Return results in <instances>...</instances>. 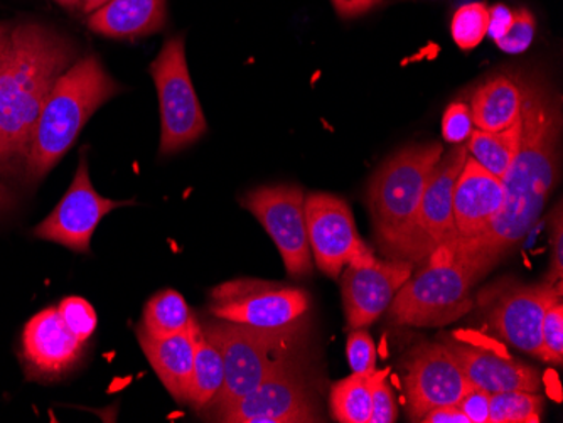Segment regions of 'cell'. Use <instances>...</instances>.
<instances>
[{"label":"cell","instance_id":"obj_1","mask_svg":"<svg viewBox=\"0 0 563 423\" xmlns=\"http://www.w3.org/2000/svg\"><path fill=\"white\" fill-rule=\"evenodd\" d=\"M521 85V141L514 163L501 178L505 203L479 235L454 243L455 254L473 268L477 279L527 238L559 179L562 135L559 100L545 81L523 78Z\"/></svg>","mask_w":563,"mask_h":423},{"label":"cell","instance_id":"obj_2","mask_svg":"<svg viewBox=\"0 0 563 423\" xmlns=\"http://www.w3.org/2000/svg\"><path fill=\"white\" fill-rule=\"evenodd\" d=\"M75 58V44L49 27L33 22L12 27L0 56V131L15 159L27 154L37 116Z\"/></svg>","mask_w":563,"mask_h":423},{"label":"cell","instance_id":"obj_3","mask_svg":"<svg viewBox=\"0 0 563 423\" xmlns=\"http://www.w3.org/2000/svg\"><path fill=\"white\" fill-rule=\"evenodd\" d=\"M122 91L97 56L73 63L37 116L24 157L25 176L41 181L68 153L97 110Z\"/></svg>","mask_w":563,"mask_h":423},{"label":"cell","instance_id":"obj_4","mask_svg":"<svg viewBox=\"0 0 563 423\" xmlns=\"http://www.w3.org/2000/svg\"><path fill=\"white\" fill-rule=\"evenodd\" d=\"M477 280L473 268L455 254L454 245L439 246L398 290L390 319L398 326H448L473 309L471 292Z\"/></svg>","mask_w":563,"mask_h":423},{"label":"cell","instance_id":"obj_5","mask_svg":"<svg viewBox=\"0 0 563 423\" xmlns=\"http://www.w3.org/2000/svg\"><path fill=\"white\" fill-rule=\"evenodd\" d=\"M444 153L438 142L408 145L388 157L369 181L366 203L387 257L412 226L430 172Z\"/></svg>","mask_w":563,"mask_h":423},{"label":"cell","instance_id":"obj_6","mask_svg":"<svg viewBox=\"0 0 563 423\" xmlns=\"http://www.w3.org/2000/svg\"><path fill=\"white\" fill-rule=\"evenodd\" d=\"M201 327L220 344L223 353V390L211 407L218 415L239 402L240 398L257 390L272 372L296 361L302 330V326L261 330L220 319Z\"/></svg>","mask_w":563,"mask_h":423},{"label":"cell","instance_id":"obj_7","mask_svg":"<svg viewBox=\"0 0 563 423\" xmlns=\"http://www.w3.org/2000/svg\"><path fill=\"white\" fill-rule=\"evenodd\" d=\"M161 110V156L181 153L207 134L208 123L189 75L185 37L166 41L148 66Z\"/></svg>","mask_w":563,"mask_h":423},{"label":"cell","instance_id":"obj_8","mask_svg":"<svg viewBox=\"0 0 563 423\" xmlns=\"http://www.w3.org/2000/svg\"><path fill=\"white\" fill-rule=\"evenodd\" d=\"M208 311L220 321L261 330L302 326L311 311L306 290L262 279H235L211 289Z\"/></svg>","mask_w":563,"mask_h":423},{"label":"cell","instance_id":"obj_9","mask_svg":"<svg viewBox=\"0 0 563 423\" xmlns=\"http://www.w3.org/2000/svg\"><path fill=\"white\" fill-rule=\"evenodd\" d=\"M466 159V145L459 144L435 164L412 226L388 257L416 265L426 260L439 246L454 245L457 240L452 208L454 186Z\"/></svg>","mask_w":563,"mask_h":423},{"label":"cell","instance_id":"obj_10","mask_svg":"<svg viewBox=\"0 0 563 423\" xmlns=\"http://www.w3.org/2000/svg\"><path fill=\"white\" fill-rule=\"evenodd\" d=\"M274 240L292 279L312 276V258L306 223V192L296 185L261 186L240 199Z\"/></svg>","mask_w":563,"mask_h":423},{"label":"cell","instance_id":"obj_11","mask_svg":"<svg viewBox=\"0 0 563 423\" xmlns=\"http://www.w3.org/2000/svg\"><path fill=\"white\" fill-rule=\"evenodd\" d=\"M135 201H115L98 194L91 185L87 157H80L75 178L58 207L47 214L46 220L34 229V236L46 242L58 243L78 254L90 252L91 236L100 221L123 207H132Z\"/></svg>","mask_w":563,"mask_h":423},{"label":"cell","instance_id":"obj_12","mask_svg":"<svg viewBox=\"0 0 563 423\" xmlns=\"http://www.w3.org/2000/svg\"><path fill=\"white\" fill-rule=\"evenodd\" d=\"M413 274L412 261L378 260L372 251L354 258L341 271V296L347 326H372L390 308L405 282Z\"/></svg>","mask_w":563,"mask_h":423},{"label":"cell","instance_id":"obj_13","mask_svg":"<svg viewBox=\"0 0 563 423\" xmlns=\"http://www.w3.org/2000/svg\"><path fill=\"white\" fill-rule=\"evenodd\" d=\"M306 223L312 258L331 279H338L350 261L369 251L357 233L350 204L340 196L309 192Z\"/></svg>","mask_w":563,"mask_h":423},{"label":"cell","instance_id":"obj_14","mask_svg":"<svg viewBox=\"0 0 563 423\" xmlns=\"http://www.w3.org/2000/svg\"><path fill=\"white\" fill-rule=\"evenodd\" d=\"M297 361L282 366L252 393L218 415L228 423L318 422L312 394Z\"/></svg>","mask_w":563,"mask_h":423},{"label":"cell","instance_id":"obj_15","mask_svg":"<svg viewBox=\"0 0 563 423\" xmlns=\"http://www.w3.org/2000/svg\"><path fill=\"white\" fill-rule=\"evenodd\" d=\"M471 388L444 343L422 344L407 363L404 390L408 419L420 422L430 410L457 405Z\"/></svg>","mask_w":563,"mask_h":423},{"label":"cell","instance_id":"obj_16","mask_svg":"<svg viewBox=\"0 0 563 423\" xmlns=\"http://www.w3.org/2000/svg\"><path fill=\"white\" fill-rule=\"evenodd\" d=\"M85 344L66 327L58 309H44L30 319L22 333L25 369L37 380L62 378L80 361Z\"/></svg>","mask_w":563,"mask_h":423},{"label":"cell","instance_id":"obj_17","mask_svg":"<svg viewBox=\"0 0 563 423\" xmlns=\"http://www.w3.org/2000/svg\"><path fill=\"white\" fill-rule=\"evenodd\" d=\"M560 296V283L517 287L505 293L489 312L492 326L520 352L542 359L543 315Z\"/></svg>","mask_w":563,"mask_h":423},{"label":"cell","instance_id":"obj_18","mask_svg":"<svg viewBox=\"0 0 563 423\" xmlns=\"http://www.w3.org/2000/svg\"><path fill=\"white\" fill-rule=\"evenodd\" d=\"M505 203L501 178L484 169L467 156L454 186L455 243L479 235L495 220Z\"/></svg>","mask_w":563,"mask_h":423},{"label":"cell","instance_id":"obj_19","mask_svg":"<svg viewBox=\"0 0 563 423\" xmlns=\"http://www.w3.org/2000/svg\"><path fill=\"white\" fill-rule=\"evenodd\" d=\"M444 344L474 388H479L489 394L503 393V391L542 390L540 372L525 363L479 346L452 343V341Z\"/></svg>","mask_w":563,"mask_h":423},{"label":"cell","instance_id":"obj_20","mask_svg":"<svg viewBox=\"0 0 563 423\" xmlns=\"http://www.w3.org/2000/svg\"><path fill=\"white\" fill-rule=\"evenodd\" d=\"M198 321L192 322L189 330L170 336L156 337L144 333L137 327L139 344L145 358L151 363L170 397L179 403L188 400L189 385H191L192 365H195L196 337H198Z\"/></svg>","mask_w":563,"mask_h":423},{"label":"cell","instance_id":"obj_21","mask_svg":"<svg viewBox=\"0 0 563 423\" xmlns=\"http://www.w3.org/2000/svg\"><path fill=\"white\" fill-rule=\"evenodd\" d=\"M166 24V0H110L88 15V27L101 36L132 40L148 36Z\"/></svg>","mask_w":563,"mask_h":423},{"label":"cell","instance_id":"obj_22","mask_svg":"<svg viewBox=\"0 0 563 423\" xmlns=\"http://www.w3.org/2000/svg\"><path fill=\"white\" fill-rule=\"evenodd\" d=\"M523 85L514 75L499 73L474 90L471 97V116L474 129L499 132L521 119Z\"/></svg>","mask_w":563,"mask_h":423},{"label":"cell","instance_id":"obj_23","mask_svg":"<svg viewBox=\"0 0 563 423\" xmlns=\"http://www.w3.org/2000/svg\"><path fill=\"white\" fill-rule=\"evenodd\" d=\"M223 383L224 361L220 344L201 327L196 337L195 365L186 403L196 412L211 409L223 390Z\"/></svg>","mask_w":563,"mask_h":423},{"label":"cell","instance_id":"obj_24","mask_svg":"<svg viewBox=\"0 0 563 423\" xmlns=\"http://www.w3.org/2000/svg\"><path fill=\"white\" fill-rule=\"evenodd\" d=\"M521 141V119L511 127L499 132H484L474 129L467 138V156L498 178L505 176L509 164L514 163Z\"/></svg>","mask_w":563,"mask_h":423},{"label":"cell","instance_id":"obj_25","mask_svg":"<svg viewBox=\"0 0 563 423\" xmlns=\"http://www.w3.org/2000/svg\"><path fill=\"white\" fill-rule=\"evenodd\" d=\"M195 321L185 297L177 290L166 289L148 299L139 327L151 336L163 337L189 330Z\"/></svg>","mask_w":563,"mask_h":423},{"label":"cell","instance_id":"obj_26","mask_svg":"<svg viewBox=\"0 0 563 423\" xmlns=\"http://www.w3.org/2000/svg\"><path fill=\"white\" fill-rule=\"evenodd\" d=\"M372 375L353 372L332 385L329 409L332 419L341 423H369L372 416Z\"/></svg>","mask_w":563,"mask_h":423},{"label":"cell","instance_id":"obj_27","mask_svg":"<svg viewBox=\"0 0 563 423\" xmlns=\"http://www.w3.org/2000/svg\"><path fill=\"white\" fill-rule=\"evenodd\" d=\"M539 391H503L489 397V423H540L543 412Z\"/></svg>","mask_w":563,"mask_h":423},{"label":"cell","instance_id":"obj_28","mask_svg":"<svg viewBox=\"0 0 563 423\" xmlns=\"http://www.w3.org/2000/svg\"><path fill=\"white\" fill-rule=\"evenodd\" d=\"M488 5L483 2H471L455 11L451 24L452 40L464 52L479 46L488 34Z\"/></svg>","mask_w":563,"mask_h":423},{"label":"cell","instance_id":"obj_29","mask_svg":"<svg viewBox=\"0 0 563 423\" xmlns=\"http://www.w3.org/2000/svg\"><path fill=\"white\" fill-rule=\"evenodd\" d=\"M56 309H58L66 327L78 339L84 341V343L91 339L95 331H97L98 318L90 302L85 301L84 297H66Z\"/></svg>","mask_w":563,"mask_h":423},{"label":"cell","instance_id":"obj_30","mask_svg":"<svg viewBox=\"0 0 563 423\" xmlns=\"http://www.w3.org/2000/svg\"><path fill=\"white\" fill-rule=\"evenodd\" d=\"M542 359L562 365L563 361V305L562 296L549 305L542 322Z\"/></svg>","mask_w":563,"mask_h":423},{"label":"cell","instance_id":"obj_31","mask_svg":"<svg viewBox=\"0 0 563 423\" xmlns=\"http://www.w3.org/2000/svg\"><path fill=\"white\" fill-rule=\"evenodd\" d=\"M534 30H537V22L533 14L528 9H518L514 11V22L505 36L495 41L496 46L508 55H520L533 43Z\"/></svg>","mask_w":563,"mask_h":423},{"label":"cell","instance_id":"obj_32","mask_svg":"<svg viewBox=\"0 0 563 423\" xmlns=\"http://www.w3.org/2000/svg\"><path fill=\"white\" fill-rule=\"evenodd\" d=\"M388 371L373 372L372 416L369 423L397 422L398 409L395 402V391L387 380Z\"/></svg>","mask_w":563,"mask_h":423},{"label":"cell","instance_id":"obj_33","mask_svg":"<svg viewBox=\"0 0 563 423\" xmlns=\"http://www.w3.org/2000/svg\"><path fill=\"white\" fill-rule=\"evenodd\" d=\"M346 353L351 371L362 375H372L376 371V346L365 327L354 330L347 336Z\"/></svg>","mask_w":563,"mask_h":423},{"label":"cell","instance_id":"obj_34","mask_svg":"<svg viewBox=\"0 0 563 423\" xmlns=\"http://www.w3.org/2000/svg\"><path fill=\"white\" fill-rule=\"evenodd\" d=\"M474 131L473 116L466 103H452L442 119V135L449 144H463Z\"/></svg>","mask_w":563,"mask_h":423},{"label":"cell","instance_id":"obj_35","mask_svg":"<svg viewBox=\"0 0 563 423\" xmlns=\"http://www.w3.org/2000/svg\"><path fill=\"white\" fill-rule=\"evenodd\" d=\"M489 397L492 394L473 387L459 400L457 407L471 423H489Z\"/></svg>","mask_w":563,"mask_h":423},{"label":"cell","instance_id":"obj_36","mask_svg":"<svg viewBox=\"0 0 563 423\" xmlns=\"http://www.w3.org/2000/svg\"><path fill=\"white\" fill-rule=\"evenodd\" d=\"M552 223H555V229L552 226L553 233V254H552V268H550L549 282L556 283L562 279L563 274V220L562 208L559 207L556 216L553 218Z\"/></svg>","mask_w":563,"mask_h":423},{"label":"cell","instance_id":"obj_37","mask_svg":"<svg viewBox=\"0 0 563 423\" xmlns=\"http://www.w3.org/2000/svg\"><path fill=\"white\" fill-rule=\"evenodd\" d=\"M514 22V11L503 4L493 5L488 11V34L493 41H498L499 37L505 36L506 31Z\"/></svg>","mask_w":563,"mask_h":423},{"label":"cell","instance_id":"obj_38","mask_svg":"<svg viewBox=\"0 0 563 423\" xmlns=\"http://www.w3.org/2000/svg\"><path fill=\"white\" fill-rule=\"evenodd\" d=\"M331 2L334 11L343 19L360 18L382 4V0H331Z\"/></svg>","mask_w":563,"mask_h":423},{"label":"cell","instance_id":"obj_39","mask_svg":"<svg viewBox=\"0 0 563 423\" xmlns=\"http://www.w3.org/2000/svg\"><path fill=\"white\" fill-rule=\"evenodd\" d=\"M423 423H471L466 413L459 409L457 405L439 407V409L430 410L420 420Z\"/></svg>","mask_w":563,"mask_h":423},{"label":"cell","instance_id":"obj_40","mask_svg":"<svg viewBox=\"0 0 563 423\" xmlns=\"http://www.w3.org/2000/svg\"><path fill=\"white\" fill-rule=\"evenodd\" d=\"M15 159V154L12 153L11 145L5 138L4 132L0 131V167L9 166Z\"/></svg>","mask_w":563,"mask_h":423},{"label":"cell","instance_id":"obj_41","mask_svg":"<svg viewBox=\"0 0 563 423\" xmlns=\"http://www.w3.org/2000/svg\"><path fill=\"white\" fill-rule=\"evenodd\" d=\"M15 207V198L8 186L0 182V214L8 213L9 210Z\"/></svg>","mask_w":563,"mask_h":423},{"label":"cell","instance_id":"obj_42","mask_svg":"<svg viewBox=\"0 0 563 423\" xmlns=\"http://www.w3.org/2000/svg\"><path fill=\"white\" fill-rule=\"evenodd\" d=\"M110 2V0H80V9L84 14L90 15L91 12L98 11L103 5Z\"/></svg>","mask_w":563,"mask_h":423},{"label":"cell","instance_id":"obj_43","mask_svg":"<svg viewBox=\"0 0 563 423\" xmlns=\"http://www.w3.org/2000/svg\"><path fill=\"white\" fill-rule=\"evenodd\" d=\"M11 27L8 24H0V56L4 53L5 46H8L9 36H11Z\"/></svg>","mask_w":563,"mask_h":423},{"label":"cell","instance_id":"obj_44","mask_svg":"<svg viewBox=\"0 0 563 423\" xmlns=\"http://www.w3.org/2000/svg\"><path fill=\"white\" fill-rule=\"evenodd\" d=\"M56 2L69 9L80 8V0H56Z\"/></svg>","mask_w":563,"mask_h":423}]
</instances>
